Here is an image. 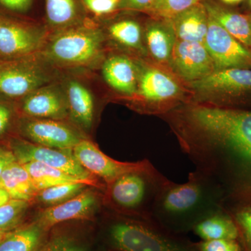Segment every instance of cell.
<instances>
[{
	"label": "cell",
	"instance_id": "obj_1",
	"mask_svg": "<svg viewBox=\"0 0 251 251\" xmlns=\"http://www.w3.org/2000/svg\"><path fill=\"white\" fill-rule=\"evenodd\" d=\"M183 151L219 187L229 211L251 206V110L194 104L177 110Z\"/></svg>",
	"mask_w": 251,
	"mask_h": 251
},
{
	"label": "cell",
	"instance_id": "obj_2",
	"mask_svg": "<svg viewBox=\"0 0 251 251\" xmlns=\"http://www.w3.org/2000/svg\"><path fill=\"white\" fill-rule=\"evenodd\" d=\"M224 208L219 187L196 169L183 184L168 179L155 200L150 221L179 235L192 231L203 218Z\"/></svg>",
	"mask_w": 251,
	"mask_h": 251
},
{
	"label": "cell",
	"instance_id": "obj_3",
	"mask_svg": "<svg viewBox=\"0 0 251 251\" xmlns=\"http://www.w3.org/2000/svg\"><path fill=\"white\" fill-rule=\"evenodd\" d=\"M108 237L116 251H198L194 244L150 220H115L109 226Z\"/></svg>",
	"mask_w": 251,
	"mask_h": 251
},
{
	"label": "cell",
	"instance_id": "obj_4",
	"mask_svg": "<svg viewBox=\"0 0 251 251\" xmlns=\"http://www.w3.org/2000/svg\"><path fill=\"white\" fill-rule=\"evenodd\" d=\"M168 179L150 163L143 170L122 175L109 185V202L115 209L150 220L155 200Z\"/></svg>",
	"mask_w": 251,
	"mask_h": 251
},
{
	"label": "cell",
	"instance_id": "obj_5",
	"mask_svg": "<svg viewBox=\"0 0 251 251\" xmlns=\"http://www.w3.org/2000/svg\"><path fill=\"white\" fill-rule=\"evenodd\" d=\"M200 102L230 108L251 98V69H216L207 76L190 83Z\"/></svg>",
	"mask_w": 251,
	"mask_h": 251
},
{
	"label": "cell",
	"instance_id": "obj_6",
	"mask_svg": "<svg viewBox=\"0 0 251 251\" xmlns=\"http://www.w3.org/2000/svg\"><path fill=\"white\" fill-rule=\"evenodd\" d=\"M102 42L103 34L98 28L75 25L55 36L50 45L49 55L62 64L84 65L99 56Z\"/></svg>",
	"mask_w": 251,
	"mask_h": 251
},
{
	"label": "cell",
	"instance_id": "obj_7",
	"mask_svg": "<svg viewBox=\"0 0 251 251\" xmlns=\"http://www.w3.org/2000/svg\"><path fill=\"white\" fill-rule=\"evenodd\" d=\"M8 146L21 164L39 162L81 179H96L77 161L73 150L47 148L16 137L10 138Z\"/></svg>",
	"mask_w": 251,
	"mask_h": 251
},
{
	"label": "cell",
	"instance_id": "obj_8",
	"mask_svg": "<svg viewBox=\"0 0 251 251\" xmlns=\"http://www.w3.org/2000/svg\"><path fill=\"white\" fill-rule=\"evenodd\" d=\"M73 153L81 166L90 174L100 178L107 186L122 175L143 170L151 163L148 160L134 163L117 161L102 152L90 140L84 139L74 147Z\"/></svg>",
	"mask_w": 251,
	"mask_h": 251
},
{
	"label": "cell",
	"instance_id": "obj_9",
	"mask_svg": "<svg viewBox=\"0 0 251 251\" xmlns=\"http://www.w3.org/2000/svg\"><path fill=\"white\" fill-rule=\"evenodd\" d=\"M216 69H251V50L241 44L209 16L204 42Z\"/></svg>",
	"mask_w": 251,
	"mask_h": 251
},
{
	"label": "cell",
	"instance_id": "obj_10",
	"mask_svg": "<svg viewBox=\"0 0 251 251\" xmlns=\"http://www.w3.org/2000/svg\"><path fill=\"white\" fill-rule=\"evenodd\" d=\"M44 29L34 23L0 16V55L21 58L40 47Z\"/></svg>",
	"mask_w": 251,
	"mask_h": 251
},
{
	"label": "cell",
	"instance_id": "obj_11",
	"mask_svg": "<svg viewBox=\"0 0 251 251\" xmlns=\"http://www.w3.org/2000/svg\"><path fill=\"white\" fill-rule=\"evenodd\" d=\"M25 139L47 148L73 150L82 138L77 131L59 120L25 118L18 123Z\"/></svg>",
	"mask_w": 251,
	"mask_h": 251
},
{
	"label": "cell",
	"instance_id": "obj_12",
	"mask_svg": "<svg viewBox=\"0 0 251 251\" xmlns=\"http://www.w3.org/2000/svg\"><path fill=\"white\" fill-rule=\"evenodd\" d=\"M170 67L188 83L204 78L216 70L204 44L178 39L173 48Z\"/></svg>",
	"mask_w": 251,
	"mask_h": 251
},
{
	"label": "cell",
	"instance_id": "obj_13",
	"mask_svg": "<svg viewBox=\"0 0 251 251\" xmlns=\"http://www.w3.org/2000/svg\"><path fill=\"white\" fill-rule=\"evenodd\" d=\"M100 204V195L89 186L75 197L52 206L38 214L36 222L50 231L54 226L70 221L90 219Z\"/></svg>",
	"mask_w": 251,
	"mask_h": 251
},
{
	"label": "cell",
	"instance_id": "obj_14",
	"mask_svg": "<svg viewBox=\"0 0 251 251\" xmlns=\"http://www.w3.org/2000/svg\"><path fill=\"white\" fill-rule=\"evenodd\" d=\"M48 81V75L33 63L21 61L0 66V94L8 98L25 97Z\"/></svg>",
	"mask_w": 251,
	"mask_h": 251
},
{
	"label": "cell",
	"instance_id": "obj_15",
	"mask_svg": "<svg viewBox=\"0 0 251 251\" xmlns=\"http://www.w3.org/2000/svg\"><path fill=\"white\" fill-rule=\"evenodd\" d=\"M140 96L156 112H162L181 97L180 86L174 79L159 69L144 71L138 82Z\"/></svg>",
	"mask_w": 251,
	"mask_h": 251
},
{
	"label": "cell",
	"instance_id": "obj_16",
	"mask_svg": "<svg viewBox=\"0 0 251 251\" xmlns=\"http://www.w3.org/2000/svg\"><path fill=\"white\" fill-rule=\"evenodd\" d=\"M23 98L21 110L30 118L60 120L69 112L67 95L57 86H43Z\"/></svg>",
	"mask_w": 251,
	"mask_h": 251
},
{
	"label": "cell",
	"instance_id": "obj_17",
	"mask_svg": "<svg viewBox=\"0 0 251 251\" xmlns=\"http://www.w3.org/2000/svg\"><path fill=\"white\" fill-rule=\"evenodd\" d=\"M171 25L176 39L204 44L209 23V14L202 2L166 20Z\"/></svg>",
	"mask_w": 251,
	"mask_h": 251
},
{
	"label": "cell",
	"instance_id": "obj_18",
	"mask_svg": "<svg viewBox=\"0 0 251 251\" xmlns=\"http://www.w3.org/2000/svg\"><path fill=\"white\" fill-rule=\"evenodd\" d=\"M138 69L129 58L124 56H112L103 66L104 79L114 90L132 96L138 88Z\"/></svg>",
	"mask_w": 251,
	"mask_h": 251
},
{
	"label": "cell",
	"instance_id": "obj_19",
	"mask_svg": "<svg viewBox=\"0 0 251 251\" xmlns=\"http://www.w3.org/2000/svg\"><path fill=\"white\" fill-rule=\"evenodd\" d=\"M208 14L225 30L251 50V26L247 15L231 11L212 0H202Z\"/></svg>",
	"mask_w": 251,
	"mask_h": 251
},
{
	"label": "cell",
	"instance_id": "obj_20",
	"mask_svg": "<svg viewBox=\"0 0 251 251\" xmlns=\"http://www.w3.org/2000/svg\"><path fill=\"white\" fill-rule=\"evenodd\" d=\"M192 231L201 241L239 239L237 225L230 213L224 208L203 218L195 225Z\"/></svg>",
	"mask_w": 251,
	"mask_h": 251
},
{
	"label": "cell",
	"instance_id": "obj_21",
	"mask_svg": "<svg viewBox=\"0 0 251 251\" xmlns=\"http://www.w3.org/2000/svg\"><path fill=\"white\" fill-rule=\"evenodd\" d=\"M49 233L34 220L7 232L0 243V251H41Z\"/></svg>",
	"mask_w": 251,
	"mask_h": 251
},
{
	"label": "cell",
	"instance_id": "obj_22",
	"mask_svg": "<svg viewBox=\"0 0 251 251\" xmlns=\"http://www.w3.org/2000/svg\"><path fill=\"white\" fill-rule=\"evenodd\" d=\"M147 46L156 62L169 65L176 37L169 22L166 20H155L147 25L145 29Z\"/></svg>",
	"mask_w": 251,
	"mask_h": 251
},
{
	"label": "cell",
	"instance_id": "obj_23",
	"mask_svg": "<svg viewBox=\"0 0 251 251\" xmlns=\"http://www.w3.org/2000/svg\"><path fill=\"white\" fill-rule=\"evenodd\" d=\"M0 186L9 193L11 199L17 201L32 202L39 193L30 175L17 161L10 165L2 173Z\"/></svg>",
	"mask_w": 251,
	"mask_h": 251
},
{
	"label": "cell",
	"instance_id": "obj_24",
	"mask_svg": "<svg viewBox=\"0 0 251 251\" xmlns=\"http://www.w3.org/2000/svg\"><path fill=\"white\" fill-rule=\"evenodd\" d=\"M22 165L30 175L34 186L39 191L57 185L69 183H85L94 188L103 186L99 184L97 179H81L39 162H29Z\"/></svg>",
	"mask_w": 251,
	"mask_h": 251
},
{
	"label": "cell",
	"instance_id": "obj_25",
	"mask_svg": "<svg viewBox=\"0 0 251 251\" xmlns=\"http://www.w3.org/2000/svg\"><path fill=\"white\" fill-rule=\"evenodd\" d=\"M69 110L74 120L81 126L89 129L94 118V100L92 94L85 86L72 80L67 87Z\"/></svg>",
	"mask_w": 251,
	"mask_h": 251
},
{
	"label": "cell",
	"instance_id": "obj_26",
	"mask_svg": "<svg viewBox=\"0 0 251 251\" xmlns=\"http://www.w3.org/2000/svg\"><path fill=\"white\" fill-rule=\"evenodd\" d=\"M81 6V0H44L46 21L52 27L64 29L80 24Z\"/></svg>",
	"mask_w": 251,
	"mask_h": 251
},
{
	"label": "cell",
	"instance_id": "obj_27",
	"mask_svg": "<svg viewBox=\"0 0 251 251\" xmlns=\"http://www.w3.org/2000/svg\"><path fill=\"white\" fill-rule=\"evenodd\" d=\"M90 239L76 229L54 226L48 234L41 251H89Z\"/></svg>",
	"mask_w": 251,
	"mask_h": 251
},
{
	"label": "cell",
	"instance_id": "obj_28",
	"mask_svg": "<svg viewBox=\"0 0 251 251\" xmlns=\"http://www.w3.org/2000/svg\"><path fill=\"white\" fill-rule=\"evenodd\" d=\"M108 31L110 36L122 45L131 49H142V29L135 20H119L109 26Z\"/></svg>",
	"mask_w": 251,
	"mask_h": 251
},
{
	"label": "cell",
	"instance_id": "obj_29",
	"mask_svg": "<svg viewBox=\"0 0 251 251\" xmlns=\"http://www.w3.org/2000/svg\"><path fill=\"white\" fill-rule=\"evenodd\" d=\"M89 186L85 183L57 185L39 191L34 201L47 206V207L57 205L75 197Z\"/></svg>",
	"mask_w": 251,
	"mask_h": 251
},
{
	"label": "cell",
	"instance_id": "obj_30",
	"mask_svg": "<svg viewBox=\"0 0 251 251\" xmlns=\"http://www.w3.org/2000/svg\"><path fill=\"white\" fill-rule=\"evenodd\" d=\"M31 202L11 199L0 206V232H11L24 224Z\"/></svg>",
	"mask_w": 251,
	"mask_h": 251
},
{
	"label": "cell",
	"instance_id": "obj_31",
	"mask_svg": "<svg viewBox=\"0 0 251 251\" xmlns=\"http://www.w3.org/2000/svg\"><path fill=\"white\" fill-rule=\"evenodd\" d=\"M202 0H154L150 14L162 20H170Z\"/></svg>",
	"mask_w": 251,
	"mask_h": 251
},
{
	"label": "cell",
	"instance_id": "obj_32",
	"mask_svg": "<svg viewBox=\"0 0 251 251\" xmlns=\"http://www.w3.org/2000/svg\"><path fill=\"white\" fill-rule=\"evenodd\" d=\"M239 231V241L243 251H251V206L228 211Z\"/></svg>",
	"mask_w": 251,
	"mask_h": 251
},
{
	"label": "cell",
	"instance_id": "obj_33",
	"mask_svg": "<svg viewBox=\"0 0 251 251\" xmlns=\"http://www.w3.org/2000/svg\"><path fill=\"white\" fill-rule=\"evenodd\" d=\"M86 11L97 17H103L120 9L121 0H81Z\"/></svg>",
	"mask_w": 251,
	"mask_h": 251
},
{
	"label": "cell",
	"instance_id": "obj_34",
	"mask_svg": "<svg viewBox=\"0 0 251 251\" xmlns=\"http://www.w3.org/2000/svg\"><path fill=\"white\" fill-rule=\"evenodd\" d=\"M198 251H243L239 241L235 239L200 241L194 243Z\"/></svg>",
	"mask_w": 251,
	"mask_h": 251
},
{
	"label": "cell",
	"instance_id": "obj_35",
	"mask_svg": "<svg viewBox=\"0 0 251 251\" xmlns=\"http://www.w3.org/2000/svg\"><path fill=\"white\" fill-rule=\"evenodd\" d=\"M14 118V110L11 104L0 99V140L8 134Z\"/></svg>",
	"mask_w": 251,
	"mask_h": 251
},
{
	"label": "cell",
	"instance_id": "obj_36",
	"mask_svg": "<svg viewBox=\"0 0 251 251\" xmlns=\"http://www.w3.org/2000/svg\"><path fill=\"white\" fill-rule=\"evenodd\" d=\"M34 0H0V6L11 12L26 14L34 6Z\"/></svg>",
	"mask_w": 251,
	"mask_h": 251
},
{
	"label": "cell",
	"instance_id": "obj_37",
	"mask_svg": "<svg viewBox=\"0 0 251 251\" xmlns=\"http://www.w3.org/2000/svg\"><path fill=\"white\" fill-rule=\"evenodd\" d=\"M153 2L154 0H121L119 9L143 11L150 14Z\"/></svg>",
	"mask_w": 251,
	"mask_h": 251
},
{
	"label": "cell",
	"instance_id": "obj_38",
	"mask_svg": "<svg viewBox=\"0 0 251 251\" xmlns=\"http://www.w3.org/2000/svg\"><path fill=\"white\" fill-rule=\"evenodd\" d=\"M16 161V157L9 147L0 144V178L5 170Z\"/></svg>",
	"mask_w": 251,
	"mask_h": 251
},
{
	"label": "cell",
	"instance_id": "obj_39",
	"mask_svg": "<svg viewBox=\"0 0 251 251\" xmlns=\"http://www.w3.org/2000/svg\"><path fill=\"white\" fill-rule=\"evenodd\" d=\"M11 199L9 193L6 192V190L0 186V206L4 205Z\"/></svg>",
	"mask_w": 251,
	"mask_h": 251
},
{
	"label": "cell",
	"instance_id": "obj_40",
	"mask_svg": "<svg viewBox=\"0 0 251 251\" xmlns=\"http://www.w3.org/2000/svg\"><path fill=\"white\" fill-rule=\"evenodd\" d=\"M221 1L224 2L225 4L233 5L239 4V3H240L243 0H221Z\"/></svg>",
	"mask_w": 251,
	"mask_h": 251
},
{
	"label": "cell",
	"instance_id": "obj_41",
	"mask_svg": "<svg viewBox=\"0 0 251 251\" xmlns=\"http://www.w3.org/2000/svg\"><path fill=\"white\" fill-rule=\"evenodd\" d=\"M6 233H7V232H0V243H1V241H2V239H4V237H5V235H6Z\"/></svg>",
	"mask_w": 251,
	"mask_h": 251
},
{
	"label": "cell",
	"instance_id": "obj_42",
	"mask_svg": "<svg viewBox=\"0 0 251 251\" xmlns=\"http://www.w3.org/2000/svg\"><path fill=\"white\" fill-rule=\"evenodd\" d=\"M248 18H249V22H250L251 26V14L247 15Z\"/></svg>",
	"mask_w": 251,
	"mask_h": 251
},
{
	"label": "cell",
	"instance_id": "obj_43",
	"mask_svg": "<svg viewBox=\"0 0 251 251\" xmlns=\"http://www.w3.org/2000/svg\"><path fill=\"white\" fill-rule=\"evenodd\" d=\"M249 6H250L251 7V0H249Z\"/></svg>",
	"mask_w": 251,
	"mask_h": 251
}]
</instances>
